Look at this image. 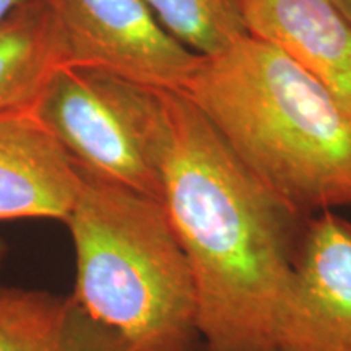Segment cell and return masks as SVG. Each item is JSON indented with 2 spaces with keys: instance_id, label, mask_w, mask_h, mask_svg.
Here are the masks:
<instances>
[{
  "instance_id": "7c38bea8",
  "label": "cell",
  "mask_w": 351,
  "mask_h": 351,
  "mask_svg": "<svg viewBox=\"0 0 351 351\" xmlns=\"http://www.w3.org/2000/svg\"><path fill=\"white\" fill-rule=\"evenodd\" d=\"M28 2V0H0V20L5 19L8 13L20 7L21 3Z\"/></svg>"
},
{
  "instance_id": "8992f818",
  "label": "cell",
  "mask_w": 351,
  "mask_h": 351,
  "mask_svg": "<svg viewBox=\"0 0 351 351\" xmlns=\"http://www.w3.org/2000/svg\"><path fill=\"white\" fill-rule=\"evenodd\" d=\"M276 351H351V223L307 218L275 335Z\"/></svg>"
},
{
  "instance_id": "5bb4252c",
  "label": "cell",
  "mask_w": 351,
  "mask_h": 351,
  "mask_svg": "<svg viewBox=\"0 0 351 351\" xmlns=\"http://www.w3.org/2000/svg\"><path fill=\"white\" fill-rule=\"evenodd\" d=\"M5 251H7V245L3 244V241H0V262H2L3 256H5Z\"/></svg>"
},
{
  "instance_id": "ba28073f",
  "label": "cell",
  "mask_w": 351,
  "mask_h": 351,
  "mask_svg": "<svg viewBox=\"0 0 351 351\" xmlns=\"http://www.w3.org/2000/svg\"><path fill=\"white\" fill-rule=\"evenodd\" d=\"M247 34L300 65L351 114V21L330 0H239Z\"/></svg>"
},
{
  "instance_id": "52a82bcc",
  "label": "cell",
  "mask_w": 351,
  "mask_h": 351,
  "mask_svg": "<svg viewBox=\"0 0 351 351\" xmlns=\"http://www.w3.org/2000/svg\"><path fill=\"white\" fill-rule=\"evenodd\" d=\"M80 182L77 163L33 109L0 114V221H65Z\"/></svg>"
},
{
  "instance_id": "5b68a950",
  "label": "cell",
  "mask_w": 351,
  "mask_h": 351,
  "mask_svg": "<svg viewBox=\"0 0 351 351\" xmlns=\"http://www.w3.org/2000/svg\"><path fill=\"white\" fill-rule=\"evenodd\" d=\"M65 67L106 73L134 85L182 91L202 56L178 41L143 0H51Z\"/></svg>"
},
{
  "instance_id": "8fae6325",
  "label": "cell",
  "mask_w": 351,
  "mask_h": 351,
  "mask_svg": "<svg viewBox=\"0 0 351 351\" xmlns=\"http://www.w3.org/2000/svg\"><path fill=\"white\" fill-rule=\"evenodd\" d=\"M184 46L212 57L247 34L239 0H143Z\"/></svg>"
},
{
  "instance_id": "3957f363",
  "label": "cell",
  "mask_w": 351,
  "mask_h": 351,
  "mask_svg": "<svg viewBox=\"0 0 351 351\" xmlns=\"http://www.w3.org/2000/svg\"><path fill=\"white\" fill-rule=\"evenodd\" d=\"M78 169L65 219L75 247L73 300L132 351H192L194 280L161 202Z\"/></svg>"
},
{
  "instance_id": "277c9868",
  "label": "cell",
  "mask_w": 351,
  "mask_h": 351,
  "mask_svg": "<svg viewBox=\"0 0 351 351\" xmlns=\"http://www.w3.org/2000/svg\"><path fill=\"white\" fill-rule=\"evenodd\" d=\"M152 90L93 70L62 67L33 111L78 168L160 200L148 148Z\"/></svg>"
},
{
  "instance_id": "30bf717a",
  "label": "cell",
  "mask_w": 351,
  "mask_h": 351,
  "mask_svg": "<svg viewBox=\"0 0 351 351\" xmlns=\"http://www.w3.org/2000/svg\"><path fill=\"white\" fill-rule=\"evenodd\" d=\"M62 67L64 38L51 0H28L0 20V114L33 109Z\"/></svg>"
},
{
  "instance_id": "6da1fadb",
  "label": "cell",
  "mask_w": 351,
  "mask_h": 351,
  "mask_svg": "<svg viewBox=\"0 0 351 351\" xmlns=\"http://www.w3.org/2000/svg\"><path fill=\"white\" fill-rule=\"evenodd\" d=\"M148 148L207 351H276L307 218L261 181L184 91L153 88Z\"/></svg>"
},
{
  "instance_id": "9c48e42d",
  "label": "cell",
  "mask_w": 351,
  "mask_h": 351,
  "mask_svg": "<svg viewBox=\"0 0 351 351\" xmlns=\"http://www.w3.org/2000/svg\"><path fill=\"white\" fill-rule=\"evenodd\" d=\"M0 351H132L73 296L0 288Z\"/></svg>"
},
{
  "instance_id": "9a60e30c",
  "label": "cell",
  "mask_w": 351,
  "mask_h": 351,
  "mask_svg": "<svg viewBox=\"0 0 351 351\" xmlns=\"http://www.w3.org/2000/svg\"><path fill=\"white\" fill-rule=\"evenodd\" d=\"M192 351H195V350H192Z\"/></svg>"
},
{
  "instance_id": "7a4b0ae2",
  "label": "cell",
  "mask_w": 351,
  "mask_h": 351,
  "mask_svg": "<svg viewBox=\"0 0 351 351\" xmlns=\"http://www.w3.org/2000/svg\"><path fill=\"white\" fill-rule=\"evenodd\" d=\"M182 91L302 217L351 208V114L275 46L245 34Z\"/></svg>"
},
{
  "instance_id": "4fadbf2b",
  "label": "cell",
  "mask_w": 351,
  "mask_h": 351,
  "mask_svg": "<svg viewBox=\"0 0 351 351\" xmlns=\"http://www.w3.org/2000/svg\"><path fill=\"white\" fill-rule=\"evenodd\" d=\"M330 2L351 21V0H330Z\"/></svg>"
}]
</instances>
